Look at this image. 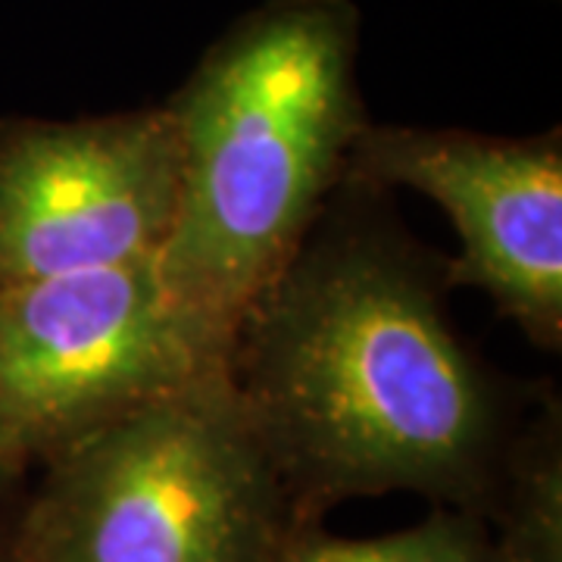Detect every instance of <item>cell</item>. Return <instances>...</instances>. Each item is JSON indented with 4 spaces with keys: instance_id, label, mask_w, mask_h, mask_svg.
Instances as JSON below:
<instances>
[{
    "instance_id": "cell-1",
    "label": "cell",
    "mask_w": 562,
    "mask_h": 562,
    "mask_svg": "<svg viewBox=\"0 0 562 562\" xmlns=\"http://www.w3.org/2000/svg\"><path fill=\"white\" fill-rule=\"evenodd\" d=\"M447 262L387 191L344 179L228 344V379L301 519L413 491L484 519L538 384L447 316Z\"/></svg>"
},
{
    "instance_id": "cell-2",
    "label": "cell",
    "mask_w": 562,
    "mask_h": 562,
    "mask_svg": "<svg viewBox=\"0 0 562 562\" xmlns=\"http://www.w3.org/2000/svg\"><path fill=\"white\" fill-rule=\"evenodd\" d=\"M357 57L353 0H266L162 101L181 181L157 272L222 341L294 257L372 122Z\"/></svg>"
},
{
    "instance_id": "cell-3",
    "label": "cell",
    "mask_w": 562,
    "mask_h": 562,
    "mask_svg": "<svg viewBox=\"0 0 562 562\" xmlns=\"http://www.w3.org/2000/svg\"><path fill=\"white\" fill-rule=\"evenodd\" d=\"M303 522L228 366L41 465L22 562H279Z\"/></svg>"
},
{
    "instance_id": "cell-4",
    "label": "cell",
    "mask_w": 562,
    "mask_h": 562,
    "mask_svg": "<svg viewBox=\"0 0 562 562\" xmlns=\"http://www.w3.org/2000/svg\"><path fill=\"white\" fill-rule=\"evenodd\" d=\"M228 366L157 262L0 291V475L20 479L144 403Z\"/></svg>"
},
{
    "instance_id": "cell-5",
    "label": "cell",
    "mask_w": 562,
    "mask_h": 562,
    "mask_svg": "<svg viewBox=\"0 0 562 562\" xmlns=\"http://www.w3.org/2000/svg\"><path fill=\"white\" fill-rule=\"evenodd\" d=\"M166 106L0 120V291L157 262L179 213Z\"/></svg>"
},
{
    "instance_id": "cell-6",
    "label": "cell",
    "mask_w": 562,
    "mask_h": 562,
    "mask_svg": "<svg viewBox=\"0 0 562 562\" xmlns=\"http://www.w3.org/2000/svg\"><path fill=\"white\" fill-rule=\"evenodd\" d=\"M344 179L441 203L460 235L450 288H479L538 350L562 347V132L501 138L369 122Z\"/></svg>"
},
{
    "instance_id": "cell-7",
    "label": "cell",
    "mask_w": 562,
    "mask_h": 562,
    "mask_svg": "<svg viewBox=\"0 0 562 562\" xmlns=\"http://www.w3.org/2000/svg\"><path fill=\"white\" fill-rule=\"evenodd\" d=\"M484 522L509 562H562V401L550 382L509 438Z\"/></svg>"
},
{
    "instance_id": "cell-8",
    "label": "cell",
    "mask_w": 562,
    "mask_h": 562,
    "mask_svg": "<svg viewBox=\"0 0 562 562\" xmlns=\"http://www.w3.org/2000/svg\"><path fill=\"white\" fill-rule=\"evenodd\" d=\"M279 562H509L479 513L435 506L419 525L382 538H338L322 519L294 525Z\"/></svg>"
},
{
    "instance_id": "cell-9",
    "label": "cell",
    "mask_w": 562,
    "mask_h": 562,
    "mask_svg": "<svg viewBox=\"0 0 562 562\" xmlns=\"http://www.w3.org/2000/svg\"><path fill=\"white\" fill-rule=\"evenodd\" d=\"M22 482L0 475V562L20 560V509H22Z\"/></svg>"
}]
</instances>
